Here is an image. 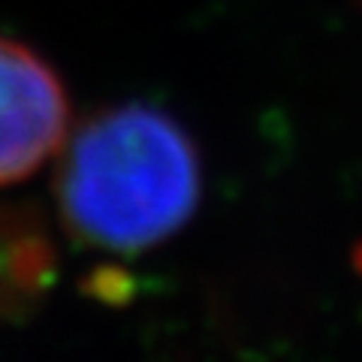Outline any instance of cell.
I'll return each mask as SVG.
<instances>
[{
  "label": "cell",
  "instance_id": "6da1fadb",
  "mask_svg": "<svg viewBox=\"0 0 362 362\" xmlns=\"http://www.w3.org/2000/svg\"><path fill=\"white\" fill-rule=\"evenodd\" d=\"M199 154L166 112L127 103L88 118L61 157L54 194L66 233L97 251L139 254L187 223Z\"/></svg>",
  "mask_w": 362,
  "mask_h": 362
},
{
  "label": "cell",
  "instance_id": "7a4b0ae2",
  "mask_svg": "<svg viewBox=\"0 0 362 362\" xmlns=\"http://www.w3.org/2000/svg\"><path fill=\"white\" fill-rule=\"evenodd\" d=\"M70 103L37 52L0 37V185L33 175L64 145Z\"/></svg>",
  "mask_w": 362,
  "mask_h": 362
},
{
  "label": "cell",
  "instance_id": "3957f363",
  "mask_svg": "<svg viewBox=\"0 0 362 362\" xmlns=\"http://www.w3.org/2000/svg\"><path fill=\"white\" fill-rule=\"evenodd\" d=\"M54 275V247L40 214L0 209V317H18L37 305Z\"/></svg>",
  "mask_w": 362,
  "mask_h": 362
}]
</instances>
